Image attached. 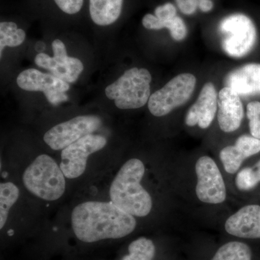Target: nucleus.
Segmentation results:
<instances>
[{
    "mask_svg": "<svg viewBox=\"0 0 260 260\" xmlns=\"http://www.w3.org/2000/svg\"><path fill=\"white\" fill-rule=\"evenodd\" d=\"M107 144L106 138L99 135H88L65 148L61 153L60 167L65 177L73 179L85 172L88 157Z\"/></svg>",
    "mask_w": 260,
    "mask_h": 260,
    "instance_id": "8",
    "label": "nucleus"
},
{
    "mask_svg": "<svg viewBox=\"0 0 260 260\" xmlns=\"http://www.w3.org/2000/svg\"><path fill=\"white\" fill-rule=\"evenodd\" d=\"M246 115L249 120L251 136L260 140V102H252L248 104Z\"/></svg>",
    "mask_w": 260,
    "mask_h": 260,
    "instance_id": "25",
    "label": "nucleus"
},
{
    "mask_svg": "<svg viewBox=\"0 0 260 260\" xmlns=\"http://www.w3.org/2000/svg\"><path fill=\"white\" fill-rule=\"evenodd\" d=\"M224 83L239 95H260V64L251 63L232 70Z\"/></svg>",
    "mask_w": 260,
    "mask_h": 260,
    "instance_id": "15",
    "label": "nucleus"
},
{
    "mask_svg": "<svg viewBox=\"0 0 260 260\" xmlns=\"http://www.w3.org/2000/svg\"><path fill=\"white\" fill-rule=\"evenodd\" d=\"M128 250L129 254L121 260H153L155 247L151 240L141 237L132 242Z\"/></svg>",
    "mask_w": 260,
    "mask_h": 260,
    "instance_id": "21",
    "label": "nucleus"
},
{
    "mask_svg": "<svg viewBox=\"0 0 260 260\" xmlns=\"http://www.w3.org/2000/svg\"><path fill=\"white\" fill-rule=\"evenodd\" d=\"M124 0H89L90 18L93 23L107 26L120 17Z\"/></svg>",
    "mask_w": 260,
    "mask_h": 260,
    "instance_id": "16",
    "label": "nucleus"
},
{
    "mask_svg": "<svg viewBox=\"0 0 260 260\" xmlns=\"http://www.w3.org/2000/svg\"><path fill=\"white\" fill-rule=\"evenodd\" d=\"M198 8L203 13H208L213 8L212 0H198Z\"/></svg>",
    "mask_w": 260,
    "mask_h": 260,
    "instance_id": "29",
    "label": "nucleus"
},
{
    "mask_svg": "<svg viewBox=\"0 0 260 260\" xmlns=\"http://www.w3.org/2000/svg\"><path fill=\"white\" fill-rule=\"evenodd\" d=\"M218 107L220 129L229 133L239 129L244 115L240 95L229 87H224L218 93Z\"/></svg>",
    "mask_w": 260,
    "mask_h": 260,
    "instance_id": "13",
    "label": "nucleus"
},
{
    "mask_svg": "<svg viewBox=\"0 0 260 260\" xmlns=\"http://www.w3.org/2000/svg\"><path fill=\"white\" fill-rule=\"evenodd\" d=\"M26 34L23 29L18 28L13 22H2L0 23V54L6 47H17L25 41Z\"/></svg>",
    "mask_w": 260,
    "mask_h": 260,
    "instance_id": "19",
    "label": "nucleus"
},
{
    "mask_svg": "<svg viewBox=\"0 0 260 260\" xmlns=\"http://www.w3.org/2000/svg\"><path fill=\"white\" fill-rule=\"evenodd\" d=\"M235 146L246 159L259 153L260 140L249 135H242L236 141Z\"/></svg>",
    "mask_w": 260,
    "mask_h": 260,
    "instance_id": "24",
    "label": "nucleus"
},
{
    "mask_svg": "<svg viewBox=\"0 0 260 260\" xmlns=\"http://www.w3.org/2000/svg\"><path fill=\"white\" fill-rule=\"evenodd\" d=\"M220 158L225 172L231 174L237 173L246 159L235 145L224 148L220 151Z\"/></svg>",
    "mask_w": 260,
    "mask_h": 260,
    "instance_id": "22",
    "label": "nucleus"
},
{
    "mask_svg": "<svg viewBox=\"0 0 260 260\" xmlns=\"http://www.w3.org/2000/svg\"><path fill=\"white\" fill-rule=\"evenodd\" d=\"M59 9L67 14H76L80 11L83 0H54Z\"/></svg>",
    "mask_w": 260,
    "mask_h": 260,
    "instance_id": "26",
    "label": "nucleus"
},
{
    "mask_svg": "<svg viewBox=\"0 0 260 260\" xmlns=\"http://www.w3.org/2000/svg\"><path fill=\"white\" fill-rule=\"evenodd\" d=\"M196 83V78L191 73H182L174 77L150 95L148 103L149 111L157 117L167 115L187 102L194 92Z\"/></svg>",
    "mask_w": 260,
    "mask_h": 260,
    "instance_id": "6",
    "label": "nucleus"
},
{
    "mask_svg": "<svg viewBox=\"0 0 260 260\" xmlns=\"http://www.w3.org/2000/svg\"><path fill=\"white\" fill-rule=\"evenodd\" d=\"M102 123L99 116H76L53 126L45 133L44 140L52 150H62L80 138L96 131Z\"/></svg>",
    "mask_w": 260,
    "mask_h": 260,
    "instance_id": "7",
    "label": "nucleus"
},
{
    "mask_svg": "<svg viewBox=\"0 0 260 260\" xmlns=\"http://www.w3.org/2000/svg\"><path fill=\"white\" fill-rule=\"evenodd\" d=\"M259 180L253 168H244L238 173L236 184L239 190L250 191L259 184Z\"/></svg>",
    "mask_w": 260,
    "mask_h": 260,
    "instance_id": "23",
    "label": "nucleus"
},
{
    "mask_svg": "<svg viewBox=\"0 0 260 260\" xmlns=\"http://www.w3.org/2000/svg\"><path fill=\"white\" fill-rule=\"evenodd\" d=\"M222 48L228 55L242 58L249 54L256 42V29L252 20L242 13L225 17L219 24Z\"/></svg>",
    "mask_w": 260,
    "mask_h": 260,
    "instance_id": "5",
    "label": "nucleus"
},
{
    "mask_svg": "<svg viewBox=\"0 0 260 260\" xmlns=\"http://www.w3.org/2000/svg\"><path fill=\"white\" fill-rule=\"evenodd\" d=\"M176 3L181 13L185 15H192L198 8V0H176Z\"/></svg>",
    "mask_w": 260,
    "mask_h": 260,
    "instance_id": "28",
    "label": "nucleus"
},
{
    "mask_svg": "<svg viewBox=\"0 0 260 260\" xmlns=\"http://www.w3.org/2000/svg\"><path fill=\"white\" fill-rule=\"evenodd\" d=\"M211 260H251V249L244 243L229 242L219 248Z\"/></svg>",
    "mask_w": 260,
    "mask_h": 260,
    "instance_id": "20",
    "label": "nucleus"
},
{
    "mask_svg": "<svg viewBox=\"0 0 260 260\" xmlns=\"http://www.w3.org/2000/svg\"><path fill=\"white\" fill-rule=\"evenodd\" d=\"M225 229L228 234L243 239H260V206L243 207L227 219Z\"/></svg>",
    "mask_w": 260,
    "mask_h": 260,
    "instance_id": "14",
    "label": "nucleus"
},
{
    "mask_svg": "<svg viewBox=\"0 0 260 260\" xmlns=\"http://www.w3.org/2000/svg\"><path fill=\"white\" fill-rule=\"evenodd\" d=\"M145 172L142 160L130 159L121 167L111 184V202L133 216H147L153 208L151 196L141 184Z\"/></svg>",
    "mask_w": 260,
    "mask_h": 260,
    "instance_id": "2",
    "label": "nucleus"
},
{
    "mask_svg": "<svg viewBox=\"0 0 260 260\" xmlns=\"http://www.w3.org/2000/svg\"><path fill=\"white\" fill-rule=\"evenodd\" d=\"M142 23L143 26L148 30L169 29L171 37L177 42L184 40L187 35V28L184 20L177 15L171 20H161L155 15L147 14L143 17Z\"/></svg>",
    "mask_w": 260,
    "mask_h": 260,
    "instance_id": "17",
    "label": "nucleus"
},
{
    "mask_svg": "<svg viewBox=\"0 0 260 260\" xmlns=\"http://www.w3.org/2000/svg\"><path fill=\"white\" fill-rule=\"evenodd\" d=\"M152 76L145 68L126 70L119 79L105 89L108 99L114 100L120 109H136L144 107L150 97Z\"/></svg>",
    "mask_w": 260,
    "mask_h": 260,
    "instance_id": "4",
    "label": "nucleus"
},
{
    "mask_svg": "<svg viewBox=\"0 0 260 260\" xmlns=\"http://www.w3.org/2000/svg\"><path fill=\"white\" fill-rule=\"evenodd\" d=\"M71 222L75 236L85 243L125 237L137 225L133 215L118 208L112 202L80 203L73 210Z\"/></svg>",
    "mask_w": 260,
    "mask_h": 260,
    "instance_id": "1",
    "label": "nucleus"
},
{
    "mask_svg": "<svg viewBox=\"0 0 260 260\" xmlns=\"http://www.w3.org/2000/svg\"><path fill=\"white\" fill-rule=\"evenodd\" d=\"M20 191L12 182L0 184V229H3L9 216L10 208L18 201Z\"/></svg>",
    "mask_w": 260,
    "mask_h": 260,
    "instance_id": "18",
    "label": "nucleus"
},
{
    "mask_svg": "<svg viewBox=\"0 0 260 260\" xmlns=\"http://www.w3.org/2000/svg\"><path fill=\"white\" fill-rule=\"evenodd\" d=\"M154 14L161 20H171L177 16V8L172 3H166L155 8Z\"/></svg>",
    "mask_w": 260,
    "mask_h": 260,
    "instance_id": "27",
    "label": "nucleus"
},
{
    "mask_svg": "<svg viewBox=\"0 0 260 260\" xmlns=\"http://www.w3.org/2000/svg\"><path fill=\"white\" fill-rule=\"evenodd\" d=\"M65 178L60 166L49 155L42 154L26 168L23 181L25 187L38 198L55 201L65 192Z\"/></svg>",
    "mask_w": 260,
    "mask_h": 260,
    "instance_id": "3",
    "label": "nucleus"
},
{
    "mask_svg": "<svg viewBox=\"0 0 260 260\" xmlns=\"http://www.w3.org/2000/svg\"><path fill=\"white\" fill-rule=\"evenodd\" d=\"M17 84L26 91L43 92L48 102L54 106L68 100L65 93L69 90L70 84L52 74L36 69L25 70L18 75Z\"/></svg>",
    "mask_w": 260,
    "mask_h": 260,
    "instance_id": "10",
    "label": "nucleus"
},
{
    "mask_svg": "<svg viewBox=\"0 0 260 260\" xmlns=\"http://www.w3.org/2000/svg\"><path fill=\"white\" fill-rule=\"evenodd\" d=\"M198 177L196 194L198 199L208 204H220L226 198L223 176L213 159L203 156L195 165Z\"/></svg>",
    "mask_w": 260,
    "mask_h": 260,
    "instance_id": "9",
    "label": "nucleus"
},
{
    "mask_svg": "<svg viewBox=\"0 0 260 260\" xmlns=\"http://www.w3.org/2000/svg\"><path fill=\"white\" fill-rule=\"evenodd\" d=\"M253 169H254V170L255 171L256 175H257L258 179H259L260 181V160L259 161L256 162L255 166L253 167Z\"/></svg>",
    "mask_w": 260,
    "mask_h": 260,
    "instance_id": "30",
    "label": "nucleus"
},
{
    "mask_svg": "<svg viewBox=\"0 0 260 260\" xmlns=\"http://www.w3.org/2000/svg\"><path fill=\"white\" fill-rule=\"evenodd\" d=\"M218 108L216 90L212 83L205 84L198 100L188 111L185 118L186 125H198L207 129L213 123Z\"/></svg>",
    "mask_w": 260,
    "mask_h": 260,
    "instance_id": "12",
    "label": "nucleus"
},
{
    "mask_svg": "<svg viewBox=\"0 0 260 260\" xmlns=\"http://www.w3.org/2000/svg\"><path fill=\"white\" fill-rule=\"evenodd\" d=\"M52 49L53 56L44 53L38 54L35 58L36 64L49 70L51 74L67 83H75L83 71V63L77 58L68 56L64 43L59 39L52 42Z\"/></svg>",
    "mask_w": 260,
    "mask_h": 260,
    "instance_id": "11",
    "label": "nucleus"
}]
</instances>
